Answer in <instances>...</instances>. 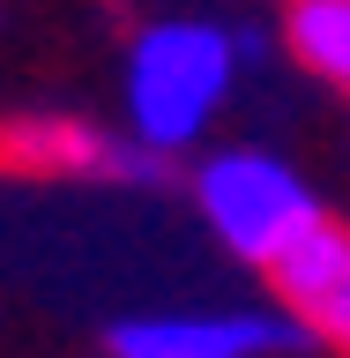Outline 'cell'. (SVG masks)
Instances as JSON below:
<instances>
[{
  "label": "cell",
  "mask_w": 350,
  "mask_h": 358,
  "mask_svg": "<svg viewBox=\"0 0 350 358\" xmlns=\"http://www.w3.org/2000/svg\"><path fill=\"white\" fill-rule=\"evenodd\" d=\"M239 38H224L217 22H156L127 52V120L142 142L179 150L209 127V112L231 90Z\"/></svg>",
  "instance_id": "cell-1"
},
{
  "label": "cell",
  "mask_w": 350,
  "mask_h": 358,
  "mask_svg": "<svg viewBox=\"0 0 350 358\" xmlns=\"http://www.w3.org/2000/svg\"><path fill=\"white\" fill-rule=\"evenodd\" d=\"M291 52L350 90V0H291Z\"/></svg>",
  "instance_id": "cell-6"
},
{
  "label": "cell",
  "mask_w": 350,
  "mask_h": 358,
  "mask_svg": "<svg viewBox=\"0 0 350 358\" xmlns=\"http://www.w3.org/2000/svg\"><path fill=\"white\" fill-rule=\"evenodd\" d=\"M284 306L306 321V336L350 351V231H335L328 217H313L298 239L268 262Z\"/></svg>",
  "instance_id": "cell-4"
},
{
  "label": "cell",
  "mask_w": 350,
  "mask_h": 358,
  "mask_svg": "<svg viewBox=\"0 0 350 358\" xmlns=\"http://www.w3.org/2000/svg\"><path fill=\"white\" fill-rule=\"evenodd\" d=\"M306 343L291 313H142L112 329V358H268Z\"/></svg>",
  "instance_id": "cell-3"
},
{
  "label": "cell",
  "mask_w": 350,
  "mask_h": 358,
  "mask_svg": "<svg viewBox=\"0 0 350 358\" xmlns=\"http://www.w3.org/2000/svg\"><path fill=\"white\" fill-rule=\"evenodd\" d=\"M112 150L119 142H105L82 120H22V127L0 134V157L22 164V172H97V179H112Z\"/></svg>",
  "instance_id": "cell-5"
},
{
  "label": "cell",
  "mask_w": 350,
  "mask_h": 358,
  "mask_svg": "<svg viewBox=\"0 0 350 358\" xmlns=\"http://www.w3.org/2000/svg\"><path fill=\"white\" fill-rule=\"evenodd\" d=\"M201 194V217H209V231H217L231 254H246V262H276L298 231H306L313 217H321V201H313V187L291 164H276V157L261 150H231V157H209L194 179Z\"/></svg>",
  "instance_id": "cell-2"
}]
</instances>
